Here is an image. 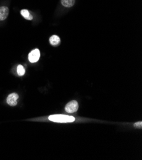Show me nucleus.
Masks as SVG:
<instances>
[{"label":"nucleus","instance_id":"obj_1","mask_svg":"<svg viewBox=\"0 0 142 160\" xmlns=\"http://www.w3.org/2000/svg\"><path fill=\"white\" fill-rule=\"evenodd\" d=\"M49 119L56 123H72L75 121V117L66 115H52L49 117Z\"/></svg>","mask_w":142,"mask_h":160},{"label":"nucleus","instance_id":"obj_2","mask_svg":"<svg viewBox=\"0 0 142 160\" xmlns=\"http://www.w3.org/2000/svg\"><path fill=\"white\" fill-rule=\"evenodd\" d=\"M78 109V104L77 101H72L69 102L65 107V111L67 113H72L76 112Z\"/></svg>","mask_w":142,"mask_h":160},{"label":"nucleus","instance_id":"obj_3","mask_svg":"<svg viewBox=\"0 0 142 160\" xmlns=\"http://www.w3.org/2000/svg\"><path fill=\"white\" fill-rule=\"evenodd\" d=\"M40 57V50L36 49L33 50L28 55V60L31 63H36L39 60Z\"/></svg>","mask_w":142,"mask_h":160},{"label":"nucleus","instance_id":"obj_4","mask_svg":"<svg viewBox=\"0 0 142 160\" xmlns=\"http://www.w3.org/2000/svg\"><path fill=\"white\" fill-rule=\"evenodd\" d=\"M18 98L19 95L17 93L14 92V93H12L8 95L7 99V103L9 105H10V106H15V105L17 104V100Z\"/></svg>","mask_w":142,"mask_h":160},{"label":"nucleus","instance_id":"obj_5","mask_svg":"<svg viewBox=\"0 0 142 160\" xmlns=\"http://www.w3.org/2000/svg\"><path fill=\"white\" fill-rule=\"evenodd\" d=\"M9 14V9L7 7L3 6L0 7V21L5 20Z\"/></svg>","mask_w":142,"mask_h":160},{"label":"nucleus","instance_id":"obj_6","mask_svg":"<svg viewBox=\"0 0 142 160\" xmlns=\"http://www.w3.org/2000/svg\"><path fill=\"white\" fill-rule=\"evenodd\" d=\"M49 41H50V44H51L52 45L56 46V45L59 44L61 40H60V38L58 36L53 35V36H51V38H50Z\"/></svg>","mask_w":142,"mask_h":160},{"label":"nucleus","instance_id":"obj_7","mask_svg":"<svg viewBox=\"0 0 142 160\" xmlns=\"http://www.w3.org/2000/svg\"><path fill=\"white\" fill-rule=\"evenodd\" d=\"M20 14L23 16V17L25 18L27 20H31L33 19V15L30 13V12H29L28 10L26 9H23L21 11H20Z\"/></svg>","mask_w":142,"mask_h":160},{"label":"nucleus","instance_id":"obj_8","mask_svg":"<svg viewBox=\"0 0 142 160\" xmlns=\"http://www.w3.org/2000/svg\"><path fill=\"white\" fill-rule=\"evenodd\" d=\"M62 5L64 7H72L75 3V0H61Z\"/></svg>","mask_w":142,"mask_h":160},{"label":"nucleus","instance_id":"obj_9","mask_svg":"<svg viewBox=\"0 0 142 160\" xmlns=\"http://www.w3.org/2000/svg\"><path fill=\"white\" fill-rule=\"evenodd\" d=\"M17 73L19 76H22L25 74V69L22 65H19L17 66Z\"/></svg>","mask_w":142,"mask_h":160},{"label":"nucleus","instance_id":"obj_10","mask_svg":"<svg viewBox=\"0 0 142 160\" xmlns=\"http://www.w3.org/2000/svg\"><path fill=\"white\" fill-rule=\"evenodd\" d=\"M134 126H135V128H140L141 129L142 128V122L141 121H140V122H138V123H135Z\"/></svg>","mask_w":142,"mask_h":160}]
</instances>
